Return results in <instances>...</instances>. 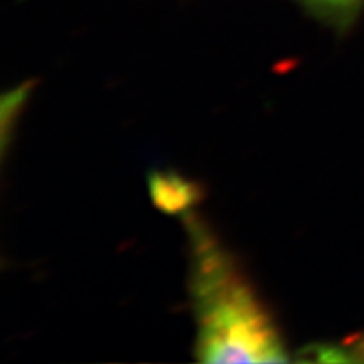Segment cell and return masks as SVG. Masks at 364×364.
<instances>
[{
    "instance_id": "6da1fadb",
    "label": "cell",
    "mask_w": 364,
    "mask_h": 364,
    "mask_svg": "<svg viewBox=\"0 0 364 364\" xmlns=\"http://www.w3.org/2000/svg\"><path fill=\"white\" fill-rule=\"evenodd\" d=\"M192 297L197 320L196 355L201 363L288 360L277 327L238 264L206 229L190 218Z\"/></svg>"
},
{
    "instance_id": "7a4b0ae2",
    "label": "cell",
    "mask_w": 364,
    "mask_h": 364,
    "mask_svg": "<svg viewBox=\"0 0 364 364\" xmlns=\"http://www.w3.org/2000/svg\"><path fill=\"white\" fill-rule=\"evenodd\" d=\"M297 2L320 19L344 26L355 19L357 10L364 0H297Z\"/></svg>"
},
{
    "instance_id": "3957f363",
    "label": "cell",
    "mask_w": 364,
    "mask_h": 364,
    "mask_svg": "<svg viewBox=\"0 0 364 364\" xmlns=\"http://www.w3.org/2000/svg\"><path fill=\"white\" fill-rule=\"evenodd\" d=\"M318 360H364V336L353 338L348 346L342 348H331V350H318Z\"/></svg>"
}]
</instances>
